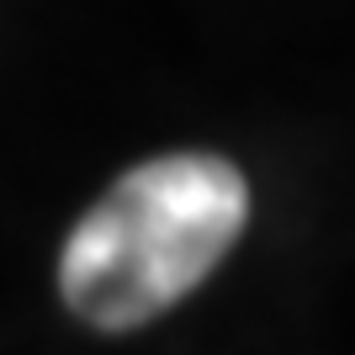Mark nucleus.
Segmentation results:
<instances>
[{
    "instance_id": "nucleus-1",
    "label": "nucleus",
    "mask_w": 355,
    "mask_h": 355,
    "mask_svg": "<svg viewBox=\"0 0 355 355\" xmlns=\"http://www.w3.org/2000/svg\"><path fill=\"white\" fill-rule=\"evenodd\" d=\"M244 223L250 186L228 159H144L69 228L59 292L96 329H138L207 282Z\"/></svg>"
}]
</instances>
